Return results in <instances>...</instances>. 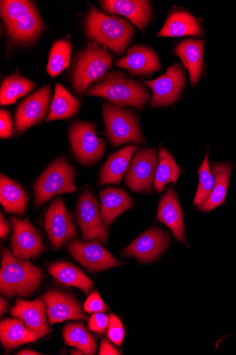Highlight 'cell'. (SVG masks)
Listing matches in <instances>:
<instances>
[{"instance_id":"6da1fadb","label":"cell","mask_w":236,"mask_h":355,"mask_svg":"<svg viewBox=\"0 0 236 355\" xmlns=\"http://www.w3.org/2000/svg\"><path fill=\"white\" fill-rule=\"evenodd\" d=\"M0 12L11 43L27 45L40 37L44 23L32 2L26 0H5L0 3Z\"/></svg>"},{"instance_id":"7a4b0ae2","label":"cell","mask_w":236,"mask_h":355,"mask_svg":"<svg viewBox=\"0 0 236 355\" xmlns=\"http://www.w3.org/2000/svg\"><path fill=\"white\" fill-rule=\"evenodd\" d=\"M44 275L41 268L28 261H22L8 249H3L1 270H0V291L13 297H30L37 291Z\"/></svg>"},{"instance_id":"3957f363","label":"cell","mask_w":236,"mask_h":355,"mask_svg":"<svg viewBox=\"0 0 236 355\" xmlns=\"http://www.w3.org/2000/svg\"><path fill=\"white\" fill-rule=\"evenodd\" d=\"M85 30L94 43L121 55L129 44L134 28L127 20L107 15L92 8L87 15Z\"/></svg>"},{"instance_id":"277c9868","label":"cell","mask_w":236,"mask_h":355,"mask_svg":"<svg viewBox=\"0 0 236 355\" xmlns=\"http://www.w3.org/2000/svg\"><path fill=\"white\" fill-rule=\"evenodd\" d=\"M88 96H100L119 107L131 106L141 110L151 99L149 91L143 84L121 73H109L101 83L87 91Z\"/></svg>"},{"instance_id":"5b68a950","label":"cell","mask_w":236,"mask_h":355,"mask_svg":"<svg viewBox=\"0 0 236 355\" xmlns=\"http://www.w3.org/2000/svg\"><path fill=\"white\" fill-rule=\"evenodd\" d=\"M76 171L64 156L57 158L39 176L33 186L35 207H39L53 198L64 193L78 191Z\"/></svg>"},{"instance_id":"8992f818","label":"cell","mask_w":236,"mask_h":355,"mask_svg":"<svg viewBox=\"0 0 236 355\" xmlns=\"http://www.w3.org/2000/svg\"><path fill=\"white\" fill-rule=\"evenodd\" d=\"M113 56L108 49L90 43L80 55L73 78L75 92L84 94L94 82L103 79L112 66Z\"/></svg>"},{"instance_id":"52a82bcc","label":"cell","mask_w":236,"mask_h":355,"mask_svg":"<svg viewBox=\"0 0 236 355\" xmlns=\"http://www.w3.org/2000/svg\"><path fill=\"white\" fill-rule=\"evenodd\" d=\"M103 116L107 135L114 147L145 142L138 119L132 112L105 103Z\"/></svg>"},{"instance_id":"ba28073f","label":"cell","mask_w":236,"mask_h":355,"mask_svg":"<svg viewBox=\"0 0 236 355\" xmlns=\"http://www.w3.org/2000/svg\"><path fill=\"white\" fill-rule=\"evenodd\" d=\"M70 141L74 155L82 165H94L105 155L106 143L97 136L92 123H73L70 129Z\"/></svg>"},{"instance_id":"9c48e42d","label":"cell","mask_w":236,"mask_h":355,"mask_svg":"<svg viewBox=\"0 0 236 355\" xmlns=\"http://www.w3.org/2000/svg\"><path fill=\"white\" fill-rule=\"evenodd\" d=\"M76 218L85 241L97 240L108 245L107 225L101 217L96 199L88 190H84L81 193L77 205Z\"/></svg>"},{"instance_id":"30bf717a","label":"cell","mask_w":236,"mask_h":355,"mask_svg":"<svg viewBox=\"0 0 236 355\" xmlns=\"http://www.w3.org/2000/svg\"><path fill=\"white\" fill-rule=\"evenodd\" d=\"M74 216L66 209L63 200H54L46 211L44 227L52 246L60 248L78 236Z\"/></svg>"},{"instance_id":"8fae6325","label":"cell","mask_w":236,"mask_h":355,"mask_svg":"<svg viewBox=\"0 0 236 355\" xmlns=\"http://www.w3.org/2000/svg\"><path fill=\"white\" fill-rule=\"evenodd\" d=\"M14 233L11 239V249L15 256L22 261L35 258L47 251L40 232L26 217L24 220L10 216Z\"/></svg>"},{"instance_id":"7c38bea8","label":"cell","mask_w":236,"mask_h":355,"mask_svg":"<svg viewBox=\"0 0 236 355\" xmlns=\"http://www.w3.org/2000/svg\"><path fill=\"white\" fill-rule=\"evenodd\" d=\"M158 158L154 148L139 150L131 160L125 182L134 192L150 191L154 182Z\"/></svg>"},{"instance_id":"4fadbf2b","label":"cell","mask_w":236,"mask_h":355,"mask_svg":"<svg viewBox=\"0 0 236 355\" xmlns=\"http://www.w3.org/2000/svg\"><path fill=\"white\" fill-rule=\"evenodd\" d=\"M66 249L78 263L93 272L122 265L97 240H93L90 243L78 240L73 241L67 245Z\"/></svg>"},{"instance_id":"5bb4252c","label":"cell","mask_w":236,"mask_h":355,"mask_svg":"<svg viewBox=\"0 0 236 355\" xmlns=\"http://www.w3.org/2000/svg\"><path fill=\"white\" fill-rule=\"evenodd\" d=\"M185 79L179 64H175L168 68L164 75L154 80L145 82L153 92L152 106L161 107L174 103L184 87Z\"/></svg>"},{"instance_id":"9a60e30c","label":"cell","mask_w":236,"mask_h":355,"mask_svg":"<svg viewBox=\"0 0 236 355\" xmlns=\"http://www.w3.org/2000/svg\"><path fill=\"white\" fill-rule=\"evenodd\" d=\"M170 234L158 228L146 231L123 250L125 257H134L142 263L153 262L167 249Z\"/></svg>"},{"instance_id":"2e32d148","label":"cell","mask_w":236,"mask_h":355,"mask_svg":"<svg viewBox=\"0 0 236 355\" xmlns=\"http://www.w3.org/2000/svg\"><path fill=\"white\" fill-rule=\"evenodd\" d=\"M51 99L50 87H44L23 101L15 113V127L22 133L30 127L41 122L46 116Z\"/></svg>"},{"instance_id":"e0dca14e","label":"cell","mask_w":236,"mask_h":355,"mask_svg":"<svg viewBox=\"0 0 236 355\" xmlns=\"http://www.w3.org/2000/svg\"><path fill=\"white\" fill-rule=\"evenodd\" d=\"M46 304L50 324L66 320H84L80 304L71 295L60 291H49L41 297Z\"/></svg>"},{"instance_id":"ac0fdd59","label":"cell","mask_w":236,"mask_h":355,"mask_svg":"<svg viewBox=\"0 0 236 355\" xmlns=\"http://www.w3.org/2000/svg\"><path fill=\"white\" fill-rule=\"evenodd\" d=\"M117 67L127 70L131 76L150 77L161 69L156 53L143 45L131 47L126 56L116 61Z\"/></svg>"},{"instance_id":"d6986e66","label":"cell","mask_w":236,"mask_h":355,"mask_svg":"<svg viewBox=\"0 0 236 355\" xmlns=\"http://www.w3.org/2000/svg\"><path fill=\"white\" fill-rule=\"evenodd\" d=\"M156 218L172 230L177 241L187 243L183 212L173 187L168 188L161 198Z\"/></svg>"},{"instance_id":"ffe728a7","label":"cell","mask_w":236,"mask_h":355,"mask_svg":"<svg viewBox=\"0 0 236 355\" xmlns=\"http://www.w3.org/2000/svg\"><path fill=\"white\" fill-rule=\"evenodd\" d=\"M100 3L105 11L126 17L142 31L152 17V7L146 0H105Z\"/></svg>"},{"instance_id":"44dd1931","label":"cell","mask_w":236,"mask_h":355,"mask_svg":"<svg viewBox=\"0 0 236 355\" xmlns=\"http://www.w3.org/2000/svg\"><path fill=\"white\" fill-rule=\"evenodd\" d=\"M46 334L29 329L19 318L4 319L0 322V340L8 350L24 344L35 342Z\"/></svg>"},{"instance_id":"7402d4cb","label":"cell","mask_w":236,"mask_h":355,"mask_svg":"<svg viewBox=\"0 0 236 355\" xmlns=\"http://www.w3.org/2000/svg\"><path fill=\"white\" fill-rule=\"evenodd\" d=\"M46 303L42 300L29 302L18 299L11 309V313L14 317L21 319L29 329L48 334L51 330L46 320Z\"/></svg>"},{"instance_id":"603a6c76","label":"cell","mask_w":236,"mask_h":355,"mask_svg":"<svg viewBox=\"0 0 236 355\" xmlns=\"http://www.w3.org/2000/svg\"><path fill=\"white\" fill-rule=\"evenodd\" d=\"M136 150V146H128L111 155L100 172V185L119 184L129 171L131 159Z\"/></svg>"},{"instance_id":"cb8c5ba5","label":"cell","mask_w":236,"mask_h":355,"mask_svg":"<svg viewBox=\"0 0 236 355\" xmlns=\"http://www.w3.org/2000/svg\"><path fill=\"white\" fill-rule=\"evenodd\" d=\"M101 217L107 225L125 211L131 208L133 203L128 193L122 189L107 188L100 192Z\"/></svg>"},{"instance_id":"d4e9b609","label":"cell","mask_w":236,"mask_h":355,"mask_svg":"<svg viewBox=\"0 0 236 355\" xmlns=\"http://www.w3.org/2000/svg\"><path fill=\"white\" fill-rule=\"evenodd\" d=\"M181 59L184 67L188 71L191 83L194 85L199 81L205 53V43L201 40H188L181 42L175 50Z\"/></svg>"},{"instance_id":"484cf974","label":"cell","mask_w":236,"mask_h":355,"mask_svg":"<svg viewBox=\"0 0 236 355\" xmlns=\"http://www.w3.org/2000/svg\"><path fill=\"white\" fill-rule=\"evenodd\" d=\"M28 201L24 189L2 173L0 177V202L6 213L22 216L26 211Z\"/></svg>"},{"instance_id":"4316f807","label":"cell","mask_w":236,"mask_h":355,"mask_svg":"<svg viewBox=\"0 0 236 355\" xmlns=\"http://www.w3.org/2000/svg\"><path fill=\"white\" fill-rule=\"evenodd\" d=\"M202 28L198 21L185 12H176L170 15L159 31L160 37H199Z\"/></svg>"},{"instance_id":"83f0119b","label":"cell","mask_w":236,"mask_h":355,"mask_svg":"<svg viewBox=\"0 0 236 355\" xmlns=\"http://www.w3.org/2000/svg\"><path fill=\"white\" fill-rule=\"evenodd\" d=\"M211 168L215 178V185L208 200L199 207L203 212H210L225 203L233 169L228 163L212 162Z\"/></svg>"},{"instance_id":"f1b7e54d","label":"cell","mask_w":236,"mask_h":355,"mask_svg":"<svg viewBox=\"0 0 236 355\" xmlns=\"http://www.w3.org/2000/svg\"><path fill=\"white\" fill-rule=\"evenodd\" d=\"M48 272L59 282L79 288L87 295L93 286V281L70 263H55L49 266Z\"/></svg>"},{"instance_id":"f546056e","label":"cell","mask_w":236,"mask_h":355,"mask_svg":"<svg viewBox=\"0 0 236 355\" xmlns=\"http://www.w3.org/2000/svg\"><path fill=\"white\" fill-rule=\"evenodd\" d=\"M80 106L78 99L61 84H57L46 121L69 119L78 112Z\"/></svg>"},{"instance_id":"4dcf8cb0","label":"cell","mask_w":236,"mask_h":355,"mask_svg":"<svg viewBox=\"0 0 236 355\" xmlns=\"http://www.w3.org/2000/svg\"><path fill=\"white\" fill-rule=\"evenodd\" d=\"M158 159L154 184L156 191L161 193L167 184L177 182L181 170L172 155L164 148L159 150Z\"/></svg>"},{"instance_id":"1f68e13d","label":"cell","mask_w":236,"mask_h":355,"mask_svg":"<svg viewBox=\"0 0 236 355\" xmlns=\"http://www.w3.org/2000/svg\"><path fill=\"white\" fill-rule=\"evenodd\" d=\"M35 87V83L15 73L6 78L1 85L0 104L3 106L14 105Z\"/></svg>"},{"instance_id":"d6a6232c","label":"cell","mask_w":236,"mask_h":355,"mask_svg":"<svg viewBox=\"0 0 236 355\" xmlns=\"http://www.w3.org/2000/svg\"><path fill=\"white\" fill-rule=\"evenodd\" d=\"M65 344L80 349L84 354L92 355L96 352L97 343L82 322L67 324L63 331Z\"/></svg>"},{"instance_id":"836d02e7","label":"cell","mask_w":236,"mask_h":355,"mask_svg":"<svg viewBox=\"0 0 236 355\" xmlns=\"http://www.w3.org/2000/svg\"><path fill=\"white\" fill-rule=\"evenodd\" d=\"M72 50V44L69 40H60L53 44L47 66V71L51 77L57 76L69 68Z\"/></svg>"},{"instance_id":"e575fe53","label":"cell","mask_w":236,"mask_h":355,"mask_svg":"<svg viewBox=\"0 0 236 355\" xmlns=\"http://www.w3.org/2000/svg\"><path fill=\"white\" fill-rule=\"evenodd\" d=\"M198 175L199 185L193 205L199 207L210 197L215 185V178L210 166L208 151L198 169Z\"/></svg>"},{"instance_id":"d590c367","label":"cell","mask_w":236,"mask_h":355,"mask_svg":"<svg viewBox=\"0 0 236 355\" xmlns=\"http://www.w3.org/2000/svg\"><path fill=\"white\" fill-rule=\"evenodd\" d=\"M110 317L102 312L94 313L89 322L88 328L98 335L104 334L109 327Z\"/></svg>"},{"instance_id":"8d00e7d4","label":"cell","mask_w":236,"mask_h":355,"mask_svg":"<svg viewBox=\"0 0 236 355\" xmlns=\"http://www.w3.org/2000/svg\"><path fill=\"white\" fill-rule=\"evenodd\" d=\"M108 337L113 343L118 346L122 345L124 340V328L121 321L114 313H112L110 316Z\"/></svg>"},{"instance_id":"74e56055","label":"cell","mask_w":236,"mask_h":355,"mask_svg":"<svg viewBox=\"0 0 236 355\" xmlns=\"http://www.w3.org/2000/svg\"><path fill=\"white\" fill-rule=\"evenodd\" d=\"M84 311L87 313H105L109 311V309L105 305L102 299L97 291L93 292L84 305Z\"/></svg>"},{"instance_id":"f35d334b","label":"cell","mask_w":236,"mask_h":355,"mask_svg":"<svg viewBox=\"0 0 236 355\" xmlns=\"http://www.w3.org/2000/svg\"><path fill=\"white\" fill-rule=\"evenodd\" d=\"M13 123L11 114L6 110L0 111V138L9 139L13 136Z\"/></svg>"},{"instance_id":"ab89813d","label":"cell","mask_w":236,"mask_h":355,"mask_svg":"<svg viewBox=\"0 0 236 355\" xmlns=\"http://www.w3.org/2000/svg\"><path fill=\"white\" fill-rule=\"evenodd\" d=\"M100 355H116L121 354L120 352L117 350L109 340L105 339L101 342L100 351Z\"/></svg>"},{"instance_id":"60d3db41","label":"cell","mask_w":236,"mask_h":355,"mask_svg":"<svg viewBox=\"0 0 236 355\" xmlns=\"http://www.w3.org/2000/svg\"><path fill=\"white\" fill-rule=\"evenodd\" d=\"M11 232V225L3 216V213L0 214V237L6 239Z\"/></svg>"},{"instance_id":"b9f144b4","label":"cell","mask_w":236,"mask_h":355,"mask_svg":"<svg viewBox=\"0 0 236 355\" xmlns=\"http://www.w3.org/2000/svg\"><path fill=\"white\" fill-rule=\"evenodd\" d=\"M8 303L3 297L0 298V315L3 316L7 311Z\"/></svg>"},{"instance_id":"7bdbcfd3","label":"cell","mask_w":236,"mask_h":355,"mask_svg":"<svg viewBox=\"0 0 236 355\" xmlns=\"http://www.w3.org/2000/svg\"><path fill=\"white\" fill-rule=\"evenodd\" d=\"M17 354H19V355H40V354H41V353H39V352H35L33 350L26 349V350L19 352Z\"/></svg>"},{"instance_id":"ee69618b","label":"cell","mask_w":236,"mask_h":355,"mask_svg":"<svg viewBox=\"0 0 236 355\" xmlns=\"http://www.w3.org/2000/svg\"><path fill=\"white\" fill-rule=\"evenodd\" d=\"M71 354L82 355L84 354V353L80 349L76 348L71 352Z\"/></svg>"}]
</instances>
